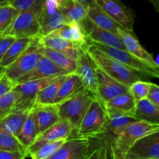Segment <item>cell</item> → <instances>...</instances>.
<instances>
[{"label":"cell","mask_w":159,"mask_h":159,"mask_svg":"<svg viewBox=\"0 0 159 159\" xmlns=\"http://www.w3.org/2000/svg\"><path fill=\"white\" fill-rule=\"evenodd\" d=\"M85 48L96 68L124 86L129 89L134 82L141 80V75L109 57L87 40H85Z\"/></svg>","instance_id":"1"},{"label":"cell","mask_w":159,"mask_h":159,"mask_svg":"<svg viewBox=\"0 0 159 159\" xmlns=\"http://www.w3.org/2000/svg\"><path fill=\"white\" fill-rule=\"evenodd\" d=\"M158 131L159 124L142 120L130 124L109 142L112 159H124L126 152L137 140Z\"/></svg>","instance_id":"2"},{"label":"cell","mask_w":159,"mask_h":159,"mask_svg":"<svg viewBox=\"0 0 159 159\" xmlns=\"http://www.w3.org/2000/svg\"><path fill=\"white\" fill-rule=\"evenodd\" d=\"M44 0H38L31 7L19 12L10 26L1 35L16 38H34L39 36V18Z\"/></svg>","instance_id":"3"},{"label":"cell","mask_w":159,"mask_h":159,"mask_svg":"<svg viewBox=\"0 0 159 159\" xmlns=\"http://www.w3.org/2000/svg\"><path fill=\"white\" fill-rule=\"evenodd\" d=\"M94 98L90 93L83 90L57 104V110L61 120L69 123L73 130L77 131L79 125L91 105Z\"/></svg>","instance_id":"4"},{"label":"cell","mask_w":159,"mask_h":159,"mask_svg":"<svg viewBox=\"0 0 159 159\" xmlns=\"http://www.w3.org/2000/svg\"><path fill=\"white\" fill-rule=\"evenodd\" d=\"M107 132V114L104 106L93 100L85 113L79 129L76 138H95Z\"/></svg>","instance_id":"5"},{"label":"cell","mask_w":159,"mask_h":159,"mask_svg":"<svg viewBox=\"0 0 159 159\" xmlns=\"http://www.w3.org/2000/svg\"><path fill=\"white\" fill-rule=\"evenodd\" d=\"M39 37H34L26 51L9 66L5 68V75L15 83L21 76L34 69L43 56Z\"/></svg>","instance_id":"6"},{"label":"cell","mask_w":159,"mask_h":159,"mask_svg":"<svg viewBox=\"0 0 159 159\" xmlns=\"http://www.w3.org/2000/svg\"><path fill=\"white\" fill-rule=\"evenodd\" d=\"M90 43H93L97 49H99L102 52L105 53L109 57L120 62L121 64L127 66V68H130L133 71H136L141 75H143L149 76V77L152 78L159 77V69L153 68L148 64L145 63L143 61L139 60L127 51L105 46V45L99 44V43H92V42H90Z\"/></svg>","instance_id":"7"},{"label":"cell","mask_w":159,"mask_h":159,"mask_svg":"<svg viewBox=\"0 0 159 159\" xmlns=\"http://www.w3.org/2000/svg\"><path fill=\"white\" fill-rule=\"evenodd\" d=\"M76 63L77 68L75 73L80 78L84 89L91 93L95 100L98 101L99 103L104 106L98 93L96 66L87 51H85V43L82 46L79 55L76 60Z\"/></svg>","instance_id":"8"},{"label":"cell","mask_w":159,"mask_h":159,"mask_svg":"<svg viewBox=\"0 0 159 159\" xmlns=\"http://www.w3.org/2000/svg\"><path fill=\"white\" fill-rule=\"evenodd\" d=\"M98 6L121 28L133 34L135 12L120 0H97Z\"/></svg>","instance_id":"9"},{"label":"cell","mask_w":159,"mask_h":159,"mask_svg":"<svg viewBox=\"0 0 159 159\" xmlns=\"http://www.w3.org/2000/svg\"><path fill=\"white\" fill-rule=\"evenodd\" d=\"M96 144L86 138H68L63 145L46 159H85Z\"/></svg>","instance_id":"10"},{"label":"cell","mask_w":159,"mask_h":159,"mask_svg":"<svg viewBox=\"0 0 159 159\" xmlns=\"http://www.w3.org/2000/svg\"><path fill=\"white\" fill-rule=\"evenodd\" d=\"M124 159H159V131L137 140L126 152Z\"/></svg>","instance_id":"11"},{"label":"cell","mask_w":159,"mask_h":159,"mask_svg":"<svg viewBox=\"0 0 159 159\" xmlns=\"http://www.w3.org/2000/svg\"><path fill=\"white\" fill-rule=\"evenodd\" d=\"M79 24L85 39L89 41L127 51L124 42L119 36L101 29L92 23L87 17Z\"/></svg>","instance_id":"12"},{"label":"cell","mask_w":159,"mask_h":159,"mask_svg":"<svg viewBox=\"0 0 159 159\" xmlns=\"http://www.w3.org/2000/svg\"><path fill=\"white\" fill-rule=\"evenodd\" d=\"M72 131H74V130L69 123L61 120L59 122H57V124L53 125L52 127L48 128V130L43 131L36 138L34 142L26 150L27 157L47 143L68 139Z\"/></svg>","instance_id":"13"},{"label":"cell","mask_w":159,"mask_h":159,"mask_svg":"<svg viewBox=\"0 0 159 159\" xmlns=\"http://www.w3.org/2000/svg\"><path fill=\"white\" fill-rule=\"evenodd\" d=\"M96 74L98 93L103 105L107 101L128 92L127 87L116 82L96 67Z\"/></svg>","instance_id":"14"},{"label":"cell","mask_w":159,"mask_h":159,"mask_svg":"<svg viewBox=\"0 0 159 159\" xmlns=\"http://www.w3.org/2000/svg\"><path fill=\"white\" fill-rule=\"evenodd\" d=\"M68 74L69 73L66 72L61 68L56 66L52 61H51L49 59L43 55L41 58L39 60L35 68L17 79L15 82V84L17 85V84L24 83V82L37 80V79H46V78L53 77V76L64 75Z\"/></svg>","instance_id":"15"},{"label":"cell","mask_w":159,"mask_h":159,"mask_svg":"<svg viewBox=\"0 0 159 159\" xmlns=\"http://www.w3.org/2000/svg\"><path fill=\"white\" fill-rule=\"evenodd\" d=\"M117 34L123 40L126 49L129 53H130L132 55L136 57L139 60L148 64L153 68L159 69L158 61L155 60L152 54H150L148 51H147L143 48L142 45L140 43L139 40L133 35V34L127 32L120 27L118 30Z\"/></svg>","instance_id":"16"},{"label":"cell","mask_w":159,"mask_h":159,"mask_svg":"<svg viewBox=\"0 0 159 159\" xmlns=\"http://www.w3.org/2000/svg\"><path fill=\"white\" fill-rule=\"evenodd\" d=\"M31 109L35 116L37 136L61 120L57 107L54 104L34 105Z\"/></svg>","instance_id":"17"},{"label":"cell","mask_w":159,"mask_h":159,"mask_svg":"<svg viewBox=\"0 0 159 159\" xmlns=\"http://www.w3.org/2000/svg\"><path fill=\"white\" fill-rule=\"evenodd\" d=\"M39 38H40V43L43 47L65 54L75 61L79 57L82 46L85 43H75V42L69 41L65 39L52 37L50 35L40 37Z\"/></svg>","instance_id":"18"},{"label":"cell","mask_w":159,"mask_h":159,"mask_svg":"<svg viewBox=\"0 0 159 159\" xmlns=\"http://www.w3.org/2000/svg\"><path fill=\"white\" fill-rule=\"evenodd\" d=\"M86 10L87 18L92 23H93L101 29L118 35V30L120 28V26L103 12L101 8L98 6L97 3L92 4L87 8Z\"/></svg>","instance_id":"19"},{"label":"cell","mask_w":159,"mask_h":159,"mask_svg":"<svg viewBox=\"0 0 159 159\" xmlns=\"http://www.w3.org/2000/svg\"><path fill=\"white\" fill-rule=\"evenodd\" d=\"M83 89V85L79 76L75 72L68 74L59 88L58 93L54 99V104L57 105Z\"/></svg>","instance_id":"20"},{"label":"cell","mask_w":159,"mask_h":159,"mask_svg":"<svg viewBox=\"0 0 159 159\" xmlns=\"http://www.w3.org/2000/svg\"><path fill=\"white\" fill-rule=\"evenodd\" d=\"M58 9L63 14L66 23L76 22L80 23L87 17L86 8L76 0H57Z\"/></svg>","instance_id":"21"},{"label":"cell","mask_w":159,"mask_h":159,"mask_svg":"<svg viewBox=\"0 0 159 159\" xmlns=\"http://www.w3.org/2000/svg\"><path fill=\"white\" fill-rule=\"evenodd\" d=\"M133 116L136 120L159 124V107L145 98L136 102Z\"/></svg>","instance_id":"22"},{"label":"cell","mask_w":159,"mask_h":159,"mask_svg":"<svg viewBox=\"0 0 159 159\" xmlns=\"http://www.w3.org/2000/svg\"><path fill=\"white\" fill-rule=\"evenodd\" d=\"M29 110L25 112H12L1 118L0 132L9 134L16 138L27 116Z\"/></svg>","instance_id":"23"},{"label":"cell","mask_w":159,"mask_h":159,"mask_svg":"<svg viewBox=\"0 0 159 159\" xmlns=\"http://www.w3.org/2000/svg\"><path fill=\"white\" fill-rule=\"evenodd\" d=\"M105 109L107 114V132L112 133L114 137L120 133L127 125L137 121L131 116L112 109Z\"/></svg>","instance_id":"24"},{"label":"cell","mask_w":159,"mask_h":159,"mask_svg":"<svg viewBox=\"0 0 159 159\" xmlns=\"http://www.w3.org/2000/svg\"><path fill=\"white\" fill-rule=\"evenodd\" d=\"M49 35L65 39L75 43H84L85 42V35L82 32L80 24L76 22L65 23Z\"/></svg>","instance_id":"25"},{"label":"cell","mask_w":159,"mask_h":159,"mask_svg":"<svg viewBox=\"0 0 159 159\" xmlns=\"http://www.w3.org/2000/svg\"><path fill=\"white\" fill-rule=\"evenodd\" d=\"M37 136V132L35 116L32 109H30L16 138L21 145L24 148L25 150H26L27 148L34 142Z\"/></svg>","instance_id":"26"},{"label":"cell","mask_w":159,"mask_h":159,"mask_svg":"<svg viewBox=\"0 0 159 159\" xmlns=\"http://www.w3.org/2000/svg\"><path fill=\"white\" fill-rule=\"evenodd\" d=\"M65 23H66V20L59 9L53 15H45L41 12L39 18L40 29L38 37L49 35Z\"/></svg>","instance_id":"27"},{"label":"cell","mask_w":159,"mask_h":159,"mask_svg":"<svg viewBox=\"0 0 159 159\" xmlns=\"http://www.w3.org/2000/svg\"><path fill=\"white\" fill-rule=\"evenodd\" d=\"M135 106H136V102L134 100L129 90L127 93L120 95V96L107 101L104 104L105 108L112 109V110H114L116 111L120 112V113L131 116H134Z\"/></svg>","instance_id":"28"},{"label":"cell","mask_w":159,"mask_h":159,"mask_svg":"<svg viewBox=\"0 0 159 159\" xmlns=\"http://www.w3.org/2000/svg\"><path fill=\"white\" fill-rule=\"evenodd\" d=\"M42 54L44 57L52 61L56 66L61 68L66 72L71 74V73H75L76 71V68H77L76 61L71 58L68 56L54 51V50L46 48L44 47L42 48Z\"/></svg>","instance_id":"29"},{"label":"cell","mask_w":159,"mask_h":159,"mask_svg":"<svg viewBox=\"0 0 159 159\" xmlns=\"http://www.w3.org/2000/svg\"><path fill=\"white\" fill-rule=\"evenodd\" d=\"M34 38H16L0 61V66L6 68L12 65L30 44Z\"/></svg>","instance_id":"30"},{"label":"cell","mask_w":159,"mask_h":159,"mask_svg":"<svg viewBox=\"0 0 159 159\" xmlns=\"http://www.w3.org/2000/svg\"><path fill=\"white\" fill-rule=\"evenodd\" d=\"M68 75L61 76L59 79L56 80L55 82H52L40 90L35 96L34 105H49V104H54V99L58 93L59 88L61 85L64 79L66 78Z\"/></svg>","instance_id":"31"},{"label":"cell","mask_w":159,"mask_h":159,"mask_svg":"<svg viewBox=\"0 0 159 159\" xmlns=\"http://www.w3.org/2000/svg\"><path fill=\"white\" fill-rule=\"evenodd\" d=\"M20 11L8 2H0V35L6 30L13 22Z\"/></svg>","instance_id":"32"},{"label":"cell","mask_w":159,"mask_h":159,"mask_svg":"<svg viewBox=\"0 0 159 159\" xmlns=\"http://www.w3.org/2000/svg\"><path fill=\"white\" fill-rule=\"evenodd\" d=\"M0 151L9 152H25L24 148L21 145L17 138L9 134L0 132Z\"/></svg>","instance_id":"33"},{"label":"cell","mask_w":159,"mask_h":159,"mask_svg":"<svg viewBox=\"0 0 159 159\" xmlns=\"http://www.w3.org/2000/svg\"><path fill=\"white\" fill-rule=\"evenodd\" d=\"M68 140V139H67ZM67 140H60V141H53L47 143L37 149L36 152H33L28 157L31 159H46L51 156L53 153L56 152L61 146L65 144Z\"/></svg>","instance_id":"34"},{"label":"cell","mask_w":159,"mask_h":159,"mask_svg":"<svg viewBox=\"0 0 159 159\" xmlns=\"http://www.w3.org/2000/svg\"><path fill=\"white\" fill-rule=\"evenodd\" d=\"M20 96V94L19 93L11 91L0 97V119L12 113L16 102Z\"/></svg>","instance_id":"35"},{"label":"cell","mask_w":159,"mask_h":159,"mask_svg":"<svg viewBox=\"0 0 159 159\" xmlns=\"http://www.w3.org/2000/svg\"><path fill=\"white\" fill-rule=\"evenodd\" d=\"M151 85H152V82L139 80L134 82L129 87V92L135 102H138V101L147 98Z\"/></svg>","instance_id":"36"},{"label":"cell","mask_w":159,"mask_h":159,"mask_svg":"<svg viewBox=\"0 0 159 159\" xmlns=\"http://www.w3.org/2000/svg\"><path fill=\"white\" fill-rule=\"evenodd\" d=\"M85 159H112L110 143L102 141V142L96 144V148Z\"/></svg>","instance_id":"37"},{"label":"cell","mask_w":159,"mask_h":159,"mask_svg":"<svg viewBox=\"0 0 159 159\" xmlns=\"http://www.w3.org/2000/svg\"><path fill=\"white\" fill-rule=\"evenodd\" d=\"M16 39V37H12V36L0 35V61L4 57Z\"/></svg>","instance_id":"38"},{"label":"cell","mask_w":159,"mask_h":159,"mask_svg":"<svg viewBox=\"0 0 159 159\" xmlns=\"http://www.w3.org/2000/svg\"><path fill=\"white\" fill-rule=\"evenodd\" d=\"M16 84L4 74L0 76V97L12 91Z\"/></svg>","instance_id":"39"},{"label":"cell","mask_w":159,"mask_h":159,"mask_svg":"<svg viewBox=\"0 0 159 159\" xmlns=\"http://www.w3.org/2000/svg\"><path fill=\"white\" fill-rule=\"evenodd\" d=\"M38 0H11L9 3H10L17 10L21 12L29 9Z\"/></svg>","instance_id":"40"},{"label":"cell","mask_w":159,"mask_h":159,"mask_svg":"<svg viewBox=\"0 0 159 159\" xmlns=\"http://www.w3.org/2000/svg\"><path fill=\"white\" fill-rule=\"evenodd\" d=\"M147 99L154 105L159 107V86L157 84L152 83L149 88Z\"/></svg>","instance_id":"41"},{"label":"cell","mask_w":159,"mask_h":159,"mask_svg":"<svg viewBox=\"0 0 159 159\" xmlns=\"http://www.w3.org/2000/svg\"><path fill=\"white\" fill-rule=\"evenodd\" d=\"M27 157L25 152H9L0 151V159H25Z\"/></svg>","instance_id":"42"},{"label":"cell","mask_w":159,"mask_h":159,"mask_svg":"<svg viewBox=\"0 0 159 159\" xmlns=\"http://www.w3.org/2000/svg\"><path fill=\"white\" fill-rule=\"evenodd\" d=\"M76 1H77L79 3H80L81 5H82V6H83L85 8H86V9L89 7V6L92 5V3L90 2L89 0H76Z\"/></svg>","instance_id":"43"},{"label":"cell","mask_w":159,"mask_h":159,"mask_svg":"<svg viewBox=\"0 0 159 159\" xmlns=\"http://www.w3.org/2000/svg\"><path fill=\"white\" fill-rule=\"evenodd\" d=\"M148 1L153 5L155 10L158 12H159V0H148Z\"/></svg>","instance_id":"44"},{"label":"cell","mask_w":159,"mask_h":159,"mask_svg":"<svg viewBox=\"0 0 159 159\" xmlns=\"http://www.w3.org/2000/svg\"><path fill=\"white\" fill-rule=\"evenodd\" d=\"M4 72H5V68H2V66H0V76H1L2 74H4Z\"/></svg>","instance_id":"45"}]
</instances>
